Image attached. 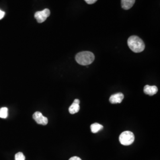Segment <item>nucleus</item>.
Listing matches in <instances>:
<instances>
[{
	"mask_svg": "<svg viewBox=\"0 0 160 160\" xmlns=\"http://www.w3.org/2000/svg\"><path fill=\"white\" fill-rule=\"evenodd\" d=\"M143 92L149 96H153L158 92V88L155 86L146 85L143 88Z\"/></svg>",
	"mask_w": 160,
	"mask_h": 160,
	"instance_id": "nucleus-7",
	"label": "nucleus"
},
{
	"mask_svg": "<svg viewBox=\"0 0 160 160\" xmlns=\"http://www.w3.org/2000/svg\"><path fill=\"white\" fill-rule=\"evenodd\" d=\"M128 45L132 51L135 53H140L145 49L143 40L137 36H132L128 40Z\"/></svg>",
	"mask_w": 160,
	"mask_h": 160,
	"instance_id": "nucleus-1",
	"label": "nucleus"
},
{
	"mask_svg": "<svg viewBox=\"0 0 160 160\" xmlns=\"http://www.w3.org/2000/svg\"><path fill=\"white\" fill-rule=\"evenodd\" d=\"M5 16V12L0 10V20H1Z\"/></svg>",
	"mask_w": 160,
	"mask_h": 160,
	"instance_id": "nucleus-14",
	"label": "nucleus"
},
{
	"mask_svg": "<svg viewBox=\"0 0 160 160\" xmlns=\"http://www.w3.org/2000/svg\"><path fill=\"white\" fill-rule=\"evenodd\" d=\"M33 118L38 124L46 125L48 123V118L44 116L40 112H36L33 114Z\"/></svg>",
	"mask_w": 160,
	"mask_h": 160,
	"instance_id": "nucleus-5",
	"label": "nucleus"
},
{
	"mask_svg": "<svg viewBox=\"0 0 160 160\" xmlns=\"http://www.w3.org/2000/svg\"><path fill=\"white\" fill-rule=\"evenodd\" d=\"M94 55L89 51L81 52L75 56L77 62L81 65H88L91 64L94 61Z\"/></svg>",
	"mask_w": 160,
	"mask_h": 160,
	"instance_id": "nucleus-2",
	"label": "nucleus"
},
{
	"mask_svg": "<svg viewBox=\"0 0 160 160\" xmlns=\"http://www.w3.org/2000/svg\"><path fill=\"white\" fill-rule=\"evenodd\" d=\"M90 128H91V131L93 133H96L100 131H101L102 129H103V126L99 123H95L92 124V125L90 126Z\"/></svg>",
	"mask_w": 160,
	"mask_h": 160,
	"instance_id": "nucleus-10",
	"label": "nucleus"
},
{
	"mask_svg": "<svg viewBox=\"0 0 160 160\" xmlns=\"http://www.w3.org/2000/svg\"><path fill=\"white\" fill-rule=\"evenodd\" d=\"M135 0H121V6L123 9L129 10L134 5Z\"/></svg>",
	"mask_w": 160,
	"mask_h": 160,
	"instance_id": "nucleus-8",
	"label": "nucleus"
},
{
	"mask_svg": "<svg viewBox=\"0 0 160 160\" xmlns=\"http://www.w3.org/2000/svg\"><path fill=\"white\" fill-rule=\"evenodd\" d=\"M50 10L48 8H45L42 11L36 12L34 14V17L38 23H42L46 20L47 18L50 16Z\"/></svg>",
	"mask_w": 160,
	"mask_h": 160,
	"instance_id": "nucleus-4",
	"label": "nucleus"
},
{
	"mask_svg": "<svg viewBox=\"0 0 160 160\" xmlns=\"http://www.w3.org/2000/svg\"><path fill=\"white\" fill-rule=\"evenodd\" d=\"M88 4H92L95 3L97 0H84Z\"/></svg>",
	"mask_w": 160,
	"mask_h": 160,
	"instance_id": "nucleus-13",
	"label": "nucleus"
},
{
	"mask_svg": "<svg viewBox=\"0 0 160 160\" xmlns=\"http://www.w3.org/2000/svg\"><path fill=\"white\" fill-rule=\"evenodd\" d=\"M135 141V135L131 131H125L122 132L119 136L120 143L125 145L128 146L131 145Z\"/></svg>",
	"mask_w": 160,
	"mask_h": 160,
	"instance_id": "nucleus-3",
	"label": "nucleus"
},
{
	"mask_svg": "<svg viewBox=\"0 0 160 160\" xmlns=\"http://www.w3.org/2000/svg\"><path fill=\"white\" fill-rule=\"evenodd\" d=\"M123 98H124L123 94L122 92H118L112 95L109 98V102L112 104H118L122 102V100H123Z\"/></svg>",
	"mask_w": 160,
	"mask_h": 160,
	"instance_id": "nucleus-6",
	"label": "nucleus"
},
{
	"mask_svg": "<svg viewBox=\"0 0 160 160\" xmlns=\"http://www.w3.org/2000/svg\"><path fill=\"white\" fill-rule=\"evenodd\" d=\"M15 160H25V156L22 152H18L15 155Z\"/></svg>",
	"mask_w": 160,
	"mask_h": 160,
	"instance_id": "nucleus-12",
	"label": "nucleus"
},
{
	"mask_svg": "<svg viewBox=\"0 0 160 160\" xmlns=\"http://www.w3.org/2000/svg\"><path fill=\"white\" fill-rule=\"evenodd\" d=\"M8 117V109L7 108H2L0 109V118L6 119Z\"/></svg>",
	"mask_w": 160,
	"mask_h": 160,
	"instance_id": "nucleus-11",
	"label": "nucleus"
},
{
	"mask_svg": "<svg viewBox=\"0 0 160 160\" xmlns=\"http://www.w3.org/2000/svg\"><path fill=\"white\" fill-rule=\"evenodd\" d=\"M80 104L75 103L74 102L69 108V112L71 114H73L77 113L80 110Z\"/></svg>",
	"mask_w": 160,
	"mask_h": 160,
	"instance_id": "nucleus-9",
	"label": "nucleus"
},
{
	"mask_svg": "<svg viewBox=\"0 0 160 160\" xmlns=\"http://www.w3.org/2000/svg\"><path fill=\"white\" fill-rule=\"evenodd\" d=\"M74 102L75 103H78V104H80V100L78 99H75Z\"/></svg>",
	"mask_w": 160,
	"mask_h": 160,
	"instance_id": "nucleus-16",
	"label": "nucleus"
},
{
	"mask_svg": "<svg viewBox=\"0 0 160 160\" xmlns=\"http://www.w3.org/2000/svg\"><path fill=\"white\" fill-rule=\"evenodd\" d=\"M69 160H81V159L78 157H72L70 158Z\"/></svg>",
	"mask_w": 160,
	"mask_h": 160,
	"instance_id": "nucleus-15",
	"label": "nucleus"
}]
</instances>
